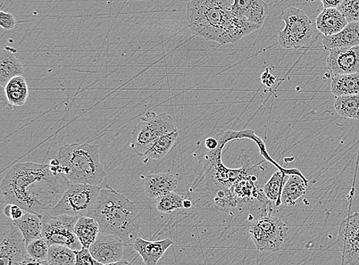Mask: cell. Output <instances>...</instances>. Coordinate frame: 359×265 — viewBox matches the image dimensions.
<instances>
[{
	"label": "cell",
	"instance_id": "cell-41",
	"mask_svg": "<svg viewBox=\"0 0 359 265\" xmlns=\"http://www.w3.org/2000/svg\"><path fill=\"white\" fill-rule=\"evenodd\" d=\"M191 205H193V204H191V202L188 201V200H186L185 202H184V209H190Z\"/></svg>",
	"mask_w": 359,
	"mask_h": 265
},
{
	"label": "cell",
	"instance_id": "cell-10",
	"mask_svg": "<svg viewBox=\"0 0 359 265\" xmlns=\"http://www.w3.org/2000/svg\"><path fill=\"white\" fill-rule=\"evenodd\" d=\"M29 258L26 241L20 230L12 221L2 237L0 265H20Z\"/></svg>",
	"mask_w": 359,
	"mask_h": 265
},
{
	"label": "cell",
	"instance_id": "cell-17",
	"mask_svg": "<svg viewBox=\"0 0 359 265\" xmlns=\"http://www.w3.org/2000/svg\"><path fill=\"white\" fill-rule=\"evenodd\" d=\"M325 50L351 48L359 46V22H350L336 35L325 36L323 39Z\"/></svg>",
	"mask_w": 359,
	"mask_h": 265
},
{
	"label": "cell",
	"instance_id": "cell-22",
	"mask_svg": "<svg viewBox=\"0 0 359 265\" xmlns=\"http://www.w3.org/2000/svg\"><path fill=\"white\" fill-rule=\"evenodd\" d=\"M331 93L336 97L359 94V73L332 76Z\"/></svg>",
	"mask_w": 359,
	"mask_h": 265
},
{
	"label": "cell",
	"instance_id": "cell-35",
	"mask_svg": "<svg viewBox=\"0 0 359 265\" xmlns=\"http://www.w3.org/2000/svg\"><path fill=\"white\" fill-rule=\"evenodd\" d=\"M0 107H1V110H13V107L9 101H8L6 92H5V88L4 87H0Z\"/></svg>",
	"mask_w": 359,
	"mask_h": 265
},
{
	"label": "cell",
	"instance_id": "cell-1",
	"mask_svg": "<svg viewBox=\"0 0 359 265\" xmlns=\"http://www.w3.org/2000/svg\"><path fill=\"white\" fill-rule=\"evenodd\" d=\"M71 184L64 174L53 172L50 164L20 163L6 172L1 189L7 203L45 215L51 212Z\"/></svg>",
	"mask_w": 359,
	"mask_h": 265
},
{
	"label": "cell",
	"instance_id": "cell-31",
	"mask_svg": "<svg viewBox=\"0 0 359 265\" xmlns=\"http://www.w3.org/2000/svg\"><path fill=\"white\" fill-rule=\"evenodd\" d=\"M338 10L345 16L348 23L359 22V0H344Z\"/></svg>",
	"mask_w": 359,
	"mask_h": 265
},
{
	"label": "cell",
	"instance_id": "cell-25",
	"mask_svg": "<svg viewBox=\"0 0 359 265\" xmlns=\"http://www.w3.org/2000/svg\"><path fill=\"white\" fill-rule=\"evenodd\" d=\"M178 137V130L162 136L156 140L154 144L149 147L144 157H146L148 160L152 161H158L164 158L172 150L175 143H177Z\"/></svg>",
	"mask_w": 359,
	"mask_h": 265
},
{
	"label": "cell",
	"instance_id": "cell-23",
	"mask_svg": "<svg viewBox=\"0 0 359 265\" xmlns=\"http://www.w3.org/2000/svg\"><path fill=\"white\" fill-rule=\"evenodd\" d=\"M74 233L82 247L89 248L95 242L100 233L98 222L89 217H81L75 225Z\"/></svg>",
	"mask_w": 359,
	"mask_h": 265
},
{
	"label": "cell",
	"instance_id": "cell-29",
	"mask_svg": "<svg viewBox=\"0 0 359 265\" xmlns=\"http://www.w3.org/2000/svg\"><path fill=\"white\" fill-rule=\"evenodd\" d=\"M156 209L163 213H172L175 210L184 209L186 198L175 192L158 198Z\"/></svg>",
	"mask_w": 359,
	"mask_h": 265
},
{
	"label": "cell",
	"instance_id": "cell-12",
	"mask_svg": "<svg viewBox=\"0 0 359 265\" xmlns=\"http://www.w3.org/2000/svg\"><path fill=\"white\" fill-rule=\"evenodd\" d=\"M124 245L119 237L100 233L88 250L97 262L107 264L123 259Z\"/></svg>",
	"mask_w": 359,
	"mask_h": 265
},
{
	"label": "cell",
	"instance_id": "cell-2",
	"mask_svg": "<svg viewBox=\"0 0 359 265\" xmlns=\"http://www.w3.org/2000/svg\"><path fill=\"white\" fill-rule=\"evenodd\" d=\"M231 0H191L187 4L189 26L194 35L222 46L261 29L233 11Z\"/></svg>",
	"mask_w": 359,
	"mask_h": 265
},
{
	"label": "cell",
	"instance_id": "cell-21",
	"mask_svg": "<svg viewBox=\"0 0 359 265\" xmlns=\"http://www.w3.org/2000/svg\"><path fill=\"white\" fill-rule=\"evenodd\" d=\"M24 76L22 63L9 48L0 53V86L6 87L12 79Z\"/></svg>",
	"mask_w": 359,
	"mask_h": 265
},
{
	"label": "cell",
	"instance_id": "cell-36",
	"mask_svg": "<svg viewBox=\"0 0 359 265\" xmlns=\"http://www.w3.org/2000/svg\"><path fill=\"white\" fill-rule=\"evenodd\" d=\"M324 9H338L344 0H320Z\"/></svg>",
	"mask_w": 359,
	"mask_h": 265
},
{
	"label": "cell",
	"instance_id": "cell-11",
	"mask_svg": "<svg viewBox=\"0 0 359 265\" xmlns=\"http://www.w3.org/2000/svg\"><path fill=\"white\" fill-rule=\"evenodd\" d=\"M339 245L347 263L359 265V212H355L341 222Z\"/></svg>",
	"mask_w": 359,
	"mask_h": 265
},
{
	"label": "cell",
	"instance_id": "cell-39",
	"mask_svg": "<svg viewBox=\"0 0 359 265\" xmlns=\"http://www.w3.org/2000/svg\"><path fill=\"white\" fill-rule=\"evenodd\" d=\"M217 145H218V142H217V140L213 138H208L205 142V147L208 149V150H215V149L217 147Z\"/></svg>",
	"mask_w": 359,
	"mask_h": 265
},
{
	"label": "cell",
	"instance_id": "cell-3",
	"mask_svg": "<svg viewBox=\"0 0 359 265\" xmlns=\"http://www.w3.org/2000/svg\"><path fill=\"white\" fill-rule=\"evenodd\" d=\"M87 217L98 222L100 233L118 236L125 245H133L139 237L140 217L136 205L109 185L102 189Z\"/></svg>",
	"mask_w": 359,
	"mask_h": 265
},
{
	"label": "cell",
	"instance_id": "cell-18",
	"mask_svg": "<svg viewBox=\"0 0 359 265\" xmlns=\"http://www.w3.org/2000/svg\"><path fill=\"white\" fill-rule=\"evenodd\" d=\"M307 188V179L302 172L294 170L283 185L281 203L287 207L295 205L299 198L306 193Z\"/></svg>",
	"mask_w": 359,
	"mask_h": 265
},
{
	"label": "cell",
	"instance_id": "cell-14",
	"mask_svg": "<svg viewBox=\"0 0 359 265\" xmlns=\"http://www.w3.org/2000/svg\"><path fill=\"white\" fill-rule=\"evenodd\" d=\"M178 185V179L172 174L155 173L147 177L144 190L149 198L158 200L162 196L175 192Z\"/></svg>",
	"mask_w": 359,
	"mask_h": 265
},
{
	"label": "cell",
	"instance_id": "cell-40",
	"mask_svg": "<svg viewBox=\"0 0 359 265\" xmlns=\"http://www.w3.org/2000/svg\"><path fill=\"white\" fill-rule=\"evenodd\" d=\"M97 265H133V264H132V262H130L126 259H122L118 262L107 264H103L98 262Z\"/></svg>",
	"mask_w": 359,
	"mask_h": 265
},
{
	"label": "cell",
	"instance_id": "cell-32",
	"mask_svg": "<svg viewBox=\"0 0 359 265\" xmlns=\"http://www.w3.org/2000/svg\"><path fill=\"white\" fill-rule=\"evenodd\" d=\"M97 263L88 248L82 247L80 251H76V261L74 265H97Z\"/></svg>",
	"mask_w": 359,
	"mask_h": 265
},
{
	"label": "cell",
	"instance_id": "cell-5",
	"mask_svg": "<svg viewBox=\"0 0 359 265\" xmlns=\"http://www.w3.org/2000/svg\"><path fill=\"white\" fill-rule=\"evenodd\" d=\"M175 130H178L171 116L148 111L133 128L130 147L138 156H144L156 140Z\"/></svg>",
	"mask_w": 359,
	"mask_h": 265
},
{
	"label": "cell",
	"instance_id": "cell-28",
	"mask_svg": "<svg viewBox=\"0 0 359 265\" xmlns=\"http://www.w3.org/2000/svg\"><path fill=\"white\" fill-rule=\"evenodd\" d=\"M285 178V174L283 171L275 172L264 187V193L267 200L276 203L277 206L282 204L281 194L283 185L285 183L283 182Z\"/></svg>",
	"mask_w": 359,
	"mask_h": 265
},
{
	"label": "cell",
	"instance_id": "cell-20",
	"mask_svg": "<svg viewBox=\"0 0 359 265\" xmlns=\"http://www.w3.org/2000/svg\"><path fill=\"white\" fill-rule=\"evenodd\" d=\"M43 215L27 212L14 224L20 230L27 246L34 240L43 238Z\"/></svg>",
	"mask_w": 359,
	"mask_h": 265
},
{
	"label": "cell",
	"instance_id": "cell-13",
	"mask_svg": "<svg viewBox=\"0 0 359 265\" xmlns=\"http://www.w3.org/2000/svg\"><path fill=\"white\" fill-rule=\"evenodd\" d=\"M329 52L327 65L332 76L359 73V46Z\"/></svg>",
	"mask_w": 359,
	"mask_h": 265
},
{
	"label": "cell",
	"instance_id": "cell-8",
	"mask_svg": "<svg viewBox=\"0 0 359 265\" xmlns=\"http://www.w3.org/2000/svg\"><path fill=\"white\" fill-rule=\"evenodd\" d=\"M289 228L277 217H265L250 226L249 233L257 250L274 252L280 250L287 237Z\"/></svg>",
	"mask_w": 359,
	"mask_h": 265
},
{
	"label": "cell",
	"instance_id": "cell-26",
	"mask_svg": "<svg viewBox=\"0 0 359 265\" xmlns=\"http://www.w3.org/2000/svg\"><path fill=\"white\" fill-rule=\"evenodd\" d=\"M334 107L340 117L359 120V94L337 97Z\"/></svg>",
	"mask_w": 359,
	"mask_h": 265
},
{
	"label": "cell",
	"instance_id": "cell-9",
	"mask_svg": "<svg viewBox=\"0 0 359 265\" xmlns=\"http://www.w3.org/2000/svg\"><path fill=\"white\" fill-rule=\"evenodd\" d=\"M79 217L68 215H43V238L50 245H60L80 251L82 248L79 239L74 233V227Z\"/></svg>",
	"mask_w": 359,
	"mask_h": 265
},
{
	"label": "cell",
	"instance_id": "cell-30",
	"mask_svg": "<svg viewBox=\"0 0 359 265\" xmlns=\"http://www.w3.org/2000/svg\"><path fill=\"white\" fill-rule=\"evenodd\" d=\"M27 247L31 259L38 261H48L49 245L43 238L34 240Z\"/></svg>",
	"mask_w": 359,
	"mask_h": 265
},
{
	"label": "cell",
	"instance_id": "cell-15",
	"mask_svg": "<svg viewBox=\"0 0 359 265\" xmlns=\"http://www.w3.org/2000/svg\"><path fill=\"white\" fill-rule=\"evenodd\" d=\"M172 245L173 242L170 238L150 242L138 237L133 247L143 259L146 265H156L167 250Z\"/></svg>",
	"mask_w": 359,
	"mask_h": 265
},
{
	"label": "cell",
	"instance_id": "cell-27",
	"mask_svg": "<svg viewBox=\"0 0 359 265\" xmlns=\"http://www.w3.org/2000/svg\"><path fill=\"white\" fill-rule=\"evenodd\" d=\"M48 261L51 265H74L76 251L60 245H50Z\"/></svg>",
	"mask_w": 359,
	"mask_h": 265
},
{
	"label": "cell",
	"instance_id": "cell-16",
	"mask_svg": "<svg viewBox=\"0 0 359 265\" xmlns=\"http://www.w3.org/2000/svg\"><path fill=\"white\" fill-rule=\"evenodd\" d=\"M233 11L262 27L269 9L264 0H233Z\"/></svg>",
	"mask_w": 359,
	"mask_h": 265
},
{
	"label": "cell",
	"instance_id": "cell-34",
	"mask_svg": "<svg viewBox=\"0 0 359 265\" xmlns=\"http://www.w3.org/2000/svg\"><path fill=\"white\" fill-rule=\"evenodd\" d=\"M15 26L16 21L12 13L0 12V27L5 30H13Z\"/></svg>",
	"mask_w": 359,
	"mask_h": 265
},
{
	"label": "cell",
	"instance_id": "cell-33",
	"mask_svg": "<svg viewBox=\"0 0 359 265\" xmlns=\"http://www.w3.org/2000/svg\"><path fill=\"white\" fill-rule=\"evenodd\" d=\"M4 215L7 218L12 221L20 219L27 211H25L18 205L8 203L4 210Z\"/></svg>",
	"mask_w": 359,
	"mask_h": 265
},
{
	"label": "cell",
	"instance_id": "cell-6",
	"mask_svg": "<svg viewBox=\"0 0 359 265\" xmlns=\"http://www.w3.org/2000/svg\"><path fill=\"white\" fill-rule=\"evenodd\" d=\"M285 28L278 33V43L286 49H298L311 43L314 29L309 16L296 7H289L279 15Z\"/></svg>",
	"mask_w": 359,
	"mask_h": 265
},
{
	"label": "cell",
	"instance_id": "cell-38",
	"mask_svg": "<svg viewBox=\"0 0 359 265\" xmlns=\"http://www.w3.org/2000/svg\"><path fill=\"white\" fill-rule=\"evenodd\" d=\"M20 265H51L48 261H38L31 258L24 261Z\"/></svg>",
	"mask_w": 359,
	"mask_h": 265
},
{
	"label": "cell",
	"instance_id": "cell-37",
	"mask_svg": "<svg viewBox=\"0 0 359 265\" xmlns=\"http://www.w3.org/2000/svg\"><path fill=\"white\" fill-rule=\"evenodd\" d=\"M275 80H276L275 77L269 72H266L262 74L263 83L267 86H272L274 84Z\"/></svg>",
	"mask_w": 359,
	"mask_h": 265
},
{
	"label": "cell",
	"instance_id": "cell-4",
	"mask_svg": "<svg viewBox=\"0 0 359 265\" xmlns=\"http://www.w3.org/2000/svg\"><path fill=\"white\" fill-rule=\"evenodd\" d=\"M57 160L72 184L99 186L107 175L96 144H66L60 148Z\"/></svg>",
	"mask_w": 359,
	"mask_h": 265
},
{
	"label": "cell",
	"instance_id": "cell-19",
	"mask_svg": "<svg viewBox=\"0 0 359 265\" xmlns=\"http://www.w3.org/2000/svg\"><path fill=\"white\" fill-rule=\"evenodd\" d=\"M347 25L345 16L338 9H324L316 20V29L324 36L337 34Z\"/></svg>",
	"mask_w": 359,
	"mask_h": 265
},
{
	"label": "cell",
	"instance_id": "cell-24",
	"mask_svg": "<svg viewBox=\"0 0 359 265\" xmlns=\"http://www.w3.org/2000/svg\"><path fill=\"white\" fill-rule=\"evenodd\" d=\"M8 101L13 107H21L27 103L29 97V87L24 76L12 79L5 87Z\"/></svg>",
	"mask_w": 359,
	"mask_h": 265
},
{
	"label": "cell",
	"instance_id": "cell-7",
	"mask_svg": "<svg viewBox=\"0 0 359 265\" xmlns=\"http://www.w3.org/2000/svg\"><path fill=\"white\" fill-rule=\"evenodd\" d=\"M102 189L99 186L72 184L50 215L87 217L97 203Z\"/></svg>",
	"mask_w": 359,
	"mask_h": 265
}]
</instances>
